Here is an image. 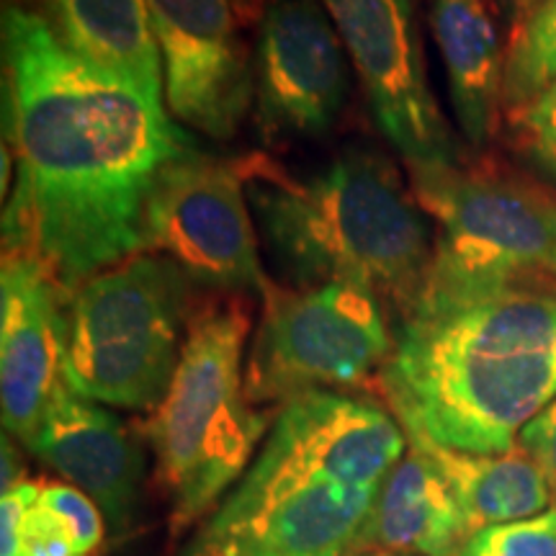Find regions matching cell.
I'll use <instances>...</instances> for the list:
<instances>
[{"label": "cell", "instance_id": "obj_5", "mask_svg": "<svg viewBox=\"0 0 556 556\" xmlns=\"http://www.w3.org/2000/svg\"><path fill=\"white\" fill-rule=\"evenodd\" d=\"M248 336L242 294L193 312L176 377L148 420L173 539L217 510L263 446L268 417L245 389Z\"/></svg>", "mask_w": 556, "mask_h": 556}, {"label": "cell", "instance_id": "obj_17", "mask_svg": "<svg viewBox=\"0 0 556 556\" xmlns=\"http://www.w3.org/2000/svg\"><path fill=\"white\" fill-rule=\"evenodd\" d=\"M428 24L446 67L448 99L458 131L484 148L503 111L505 54L484 0H430Z\"/></svg>", "mask_w": 556, "mask_h": 556}, {"label": "cell", "instance_id": "obj_27", "mask_svg": "<svg viewBox=\"0 0 556 556\" xmlns=\"http://www.w3.org/2000/svg\"><path fill=\"white\" fill-rule=\"evenodd\" d=\"M541 3H544V0H500V5H503V13L505 18L510 21V26H518L520 21H523L528 13Z\"/></svg>", "mask_w": 556, "mask_h": 556}, {"label": "cell", "instance_id": "obj_9", "mask_svg": "<svg viewBox=\"0 0 556 556\" xmlns=\"http://www.w3.org/2000/svg\"><path fill=\"white\" fill-rule=\"evenodd\" d=\"M240 163L193 150L160 170L142 219V253L163 255L197 283L225 294H266Z\"/></svg>", "mask_w": 556, "mask_h": 556}, {"label": "cell", "instance_id": "obj_6", "mask_svg": "<svg viewBox=\"0 0 556 556\" xmlns=\"http://www.w3.org/2000/svg\"><path fill=\"white\" fill-rule=\"evenodd\" d=\"M193 283L178 263L152 253L80 283L65 304V387L99 405L155 409L176 377Z\"/></svg>", "mask_w": 556, "mask_h": 556}, {"label": "cell", "instance_id": "obj_28", "mask_svg": "<svg viewBox=\"0 0 556 556\" xmlns=\"http://www.w3.org/2000/svg\"><path fill=\"white\" fill-rule=\"evenodd\" d=\"M242 21H255L258 18V0H235Z\"/></svg>", "mask_w": 556, "mask_h": 556}, {"label": "cell", "instance_id": "obj_18", "mask_svg": "<svg viewBox=\"0 0 556 556\" xmlns=\"http://www.w3.org/2000/svg\"><path fill=\"white\" fill-rule=\"evenodd\" d=\"M405 435L435 464L475 531L539 516L554 503L544 471L520 448L510 454H469L438 446L422 435Z\"/></svg>", "mask_w": 556, "mask_h": 556}, {"label": "cell", "instance_id": "obj_11", "mask_svg": "<svg viewBox=\"0 0 556 556\" xmlns=\"http://www.w3.org/2000/svg\"><path fill=\"white\" fill-rule=\"evenodd\" d=\"M348 50L317 0H270L253 58L255 124L266 142L323 137L351 96Z\"/></svg>", "mask_w": 556, "mask_h": 556}, {"label": "cell", "instance_id": "obj_20", "mask_svg": "<svg viewBox=\"0 0 556 556\" xmlns=\"http://www.w3.org/2000/svg\"><path fill=\"white\" fill-rule=\"evenodd\" d=\"M458 556H556V505L539 516L479 528Z\"/></svg>", "mask_w": 556, "mask_h": 556}, {"label": "cell", "instance_id": "obj_4", "mask_svg": "<svg viewBox=\"0 0 556 556\" xmlns=\"http://www.w3.org/2000/svg\"><path fill=\"white\" fill-rule=\"evenodd\" d=\"M261 235L291 287L353 283L402 317L426 291L433 225L400 170L374 152H345L309 176L270 157L240 160Z\"/></svg>", "mask_w": 556, "mask_h": 556}, {"label": "cell", "instance_id": "obj_25", "mask_svg": "<svg viewBox=\"0 0 556 556\" xmlns=\"http://www.w3.org/2000/svg\"><path fill=\"white\" fill-rule=\"evenodd\" d=\"M518 448L544 471L556 500V397L520 430Z\"/></svg>", "mask_w": 556, "mask_h": 556}, {"label": "cell", "instance_id": "obj_8", "mask_svg": "<svg viewBox=\"0 0 556 556\" xmlns=\"http://www.w3.org/2000/svg\"><path fill=\"white\" fill-rule=\"evenodd\" d=\"M245 361L255 407L281 409L312 392L358 387L392 356L387 302L353 283L278 287L270 281Z\"/></svg>", "mask_w": 556, "mask_h": 556}, {"label": "cell", "instance_id": "obj_2", "mask_svg": "<svg viewBox=\"0 0 556 556\" xmlns=\"http://www.w3.org/2000/svg\"><path fill=\"white\" fill-rule=\"evenodd\" d=\"M379 387L405 433L510 454L556 397V291L536 283L420 296L394 328Z\"/></svg>", "mask_w": 556, "mask_h": 556}, {"label": "cell", "instance_id": "obj_12", "mask_svg": "<svg viewBox=\"0 0 556 556\" xmlns=\"http://www.w3.org/2000/svg\"><path fill=\"white\" fill-rule=\"evenodd\" d=\"M176 124L227 142L253 106V62L235 0H148Z\"/></svg>", "mask_w": 556, "mask_h": 556}, {"label": "cell", "instance_id": "obj_16", "mask_svg": "<svg viewBox=\"0 0 556 556\" xmlns=\"http://www.w3.org/2000/svg\"><path fill=\"white\" fill-rule=\"evenodd\" d=\"M475 528L446 479L407 441L405 456L389 471L366 520L356 554L458 556Z\"/></svg>", "mask_w": 556, "mask_h": 556}, {"label": "cell", "instance_id": "obj_3", "mask_svg": "<svg viewBox=\"0 0 556 556\" xmlns=\"http://www.w3.org/2000/svg\"><path fill=\"white\" fill-rule=\"evenodd\" d=\"M407 451L397 417L343 392L278 409L240 482L186 556H348Z\"/></svg>", "mask_w": 556, "mask_h": 556}, {"label": "cell", "instance_id": "obj_26", "mask_svg": "<svg viewBox=\"0 0 556 556\" xmlns=\"http://www.w3.org/2000/svg\"><path fill=\"white\" fill-rule=\"evenodd\" d=\"M24 462H21V454L16 448V443H11V435L3 433V475H0V479H3V492L13 490V486L24 482Z\"/></svg>", "mask_w": 556, "mask_h": 556}, {"label": "cell", "instance_id": "obj_10", "mask_svg": "<svg viewBox=\"0 0 556 556\" xmlns=\"http://www.w3.org/2000/svg\"><path fill=\"white\" fill-rule=\"evenodd\" d=\"M343 39L374 122L409 170L456 163L433 99L413 0H317Z\"/></svg>", "mask_w": 556, "mask_h": 556}, {"label": "cell", "instance_id": "obj_1", "mask_svg": "<svg viewBox=\"0 0 556 556\" xmlns=\"http://www.w3.org/2000/svg\"><path fill=\"white\" fill-rule=\"evenodd\" d=\"M3 75L16 165L3 250L34 255L73 294L142 253L160 170L199 148L163 101L73 58L21 3L3 5Z\"/></svg>", "mask_w": 556, "mask_h": 556}, {"label": "cell", "instance_id": "obj_23", "mask_svg": "<svg viewBox=\"0 0 556 556\" xmlns=\"http://www.w3.org/2000/svg\"><path fill=\"white\" fill-rule=\"evenodd\" d=\"M18 556H75V544L67 526L50 507L37 503L29 510L24 531H21Z\"/></svg>", "mask_w": 556, "mask_h": 556}, {"label": "cell", "instance_id": "obj_29", "mask_svg": "<svg viewBox=\"0 0 556 556\" xmlns=\"http://www.w3.org/2000/svg\"><path fill=\"white\" fill-rule=\"evenodd\" d=\"M548 270H552V274L556 276V255H554V261H552V266H548Z\"/></svg>", "mask_w": 556, "mask_h": 556}, {"label": "cell", "instance_id": "obj_21", "mask_svg": "<svg viewBox=\"0 0 556 556\" xmlns=\"http://www.w3.org/2000/svg\"><path fill=\"white\" fill-rule=\"evenodd\" d=\"M516 144L528 163L556 184V80L518 111H510Z\"/></svg>", "mask_w": 556, "mask_h": 556}, {"label": "cell", "instance_id": "obj_22", "mask_svg": "<svg viewBox=\"0 0 556 556\" xmlns=\"http://www.w3.org/2000/svg\"><path fill=\"white\" fill-rule=\"evenodd\" d=\"M39 503L62 518L75 544V556H90L106 536V518L86 492L70 482H45Z\"/></svg>", "mask_w": 556, "mask_h": 556}, {"label": "cell", "instance_id": "obj_13", "mask_svg": "<svg viewBox=\"0 0 556 556\" xmlns=\"http://www.w3.org/2000/svg\"><path fill=\"white\" fill-rule=\"evenodd\" d=\"M65 304L41 261L3 250L0 270V405L5 433L31 446L62 381Z\"/></svg>", "mask_w": 556, "mask_h": 556}, {"label": "cell", "instance_id": "obj_14", "mask_svg": "<svg viewBox=\"0 0 556 556\" xmlns=\"http://www.w3.org/2000/svg\"><path fill=\"white\" fill-rule=\"evenodd\" d=\"M29 451L86 492L116 536L129 531L142 497L144 454L119 417L62 384Z\"/></svg>", "mask_w": 556, "mask_h": 556}, {"label": "cell", "instance_id": "obj_15", "mask_svg": "<svg viewBox=\"0 0 556 556\" xmlns=\"http://www.w3.org/2000/svg\"><path fill=\"white\" fill-rule=\"evenodd\" d=\"M65 50L88 67L165 99L163 60L148 0H26Z\"/></svg>", "mask_w": 556, "mask_h": 556}, {"label": "cell", "instance_id": "obj_19", "mask_svg": "<svg viewBox=\"0 0 556 556\" xmlns=\"http://www.w3.org/2000/svg\"><path fill=\"white\" fill-rule=\"evenodd\" d=\"M556 80V0H544L513 26L505 52L503 109L518 111Z\"/></svg>", "mask_w": 556, "mask_h": 556}, {"label": "cell", "instance_id": "obj_7", "mask_svg": "<svg viewBox=\"0 0 556 556\" xmlns=\"http://www.w3.org/2000/svg\"><path fill=\"white\" fill-rule=\"evenodd\" d=\"M433 222V261L420 296H458L526 283L556 255V199L458 165L409 170Z\"/></svg>", "mask_w": 556, "mask_h": 556}, {"label": "cell", "instance_id": "obj_24", "mask_svg": "<svg viewBox=\"0 0 556 556\" xmlns=\"http://www.w3.org/2000/svg\"><path fill=\"white\" fill-rule=\"evenodd\" d=\"M45 479H24V482L3 492L0 500V556L21 554V531H24L26 516L39 503Z\"/></svg>", "mask_w": 556, "mask_h": 556}, {"label": "cell", "instance_id": "obj_30", "mask_svg": "<svg viewBox=\"0 0 556 556\" xmlns=\"http://www.w3.org/2000/svg\"><path fill=\"white\" fill-rule=\"evenodd\" d=\"M368 556H392V554H368Z\"/></svg>", "mask_w": 556, "mask_h": 556}]
</instances>
